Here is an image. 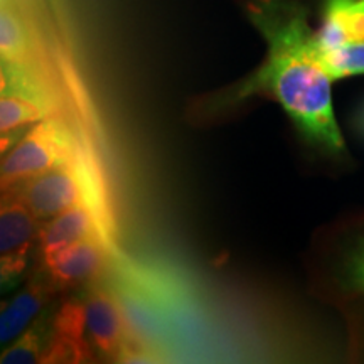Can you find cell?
Instances as JSON below:
<instances>
[{"label": "cell", "instance_id": "9c48e42d", "mask_svg": "<svg viewBox=\"0 0 364 364\" xmlns=\"http://www.w3.org/2000/svg\"><path fill=\"white\" fill-rule=\"evenodd\" d=\"M91 236L102 238L97 220L85 204H76L43 226L39 233L41 252L44 258H48L59 250L71 247Z\"/></svg>", "mask_w": 364, "mask_h": 364}, {"label": "cell", "instance_id": "7a4b0ae2", "mask_svg": "<svg viewBox=\"0 0 364 364\" xmlns=\"http://www.w3.org/2000/svg\"><path fill=\"white\" fill-rule=\"evenodd\" d=\"M81 145L75 135L54 120L41 122L2 161V189H11L36 176L68 166L78 156Z\"/></svg>", "mask_w": 364, "mask_h": 364}, {"label": "cell", "instance_id": "4fadbf2b", "mask_svg": "<svg viewBox=\"0 0 364 364\" xmlns=\"http://www.w3.org/2000/svg\"><path fill=\"white\" fill-rule=\"evenodd\" d=\"M43 336H41L39 327H31L21 336L16 344H12L7 351L2 354L4 364H29V363H43Z\"/></svg>", "mask_w": 364, "mask_h": 364}, {"label": "cell", "instance_id": "ba28073f", "mask_svg": "<svg viewBox=\"0 0 364 364\" xmlns=\"http://www.w3.org/2000/svg\"><path fill=\"white\" fill-rule=\"evenodd\" d=\"M364 41V12L358 0H326L324 22L316 33L318 51Z\"/></svg>", "mask_w": 364, "mask_h": 364}, {"label": "cell", "instance_id": "8fae6325", "mask_svg": "<svg viewBox=\"0 0 364 364\" xmlns=\"http://www.w3.org/2000/svg\"><path fill=\"white\" fill-rule=\"evenodd\" d=\"M318 61L332 81L364 75V41L318 51Z\"/></svg>", "mask_w": 364, "mask_h": 364}, {"label": "cell", "instance_id": "8992f818", "mask_svg": "<svg viewBox=\"0 0 364 364\" xmlns=\"http://www.w3.org/2000/svg\"><path fill=\"white\" fill-rule=\"evenodd\" d=\"M103 245L91 236L44 258L49 280L56 287H75L93 279L103 267Z\"/></svg>", "mask_w": 364, "mask_h": 364}, {"label": "cell", "instance_id": "9a60e30c", "mask_svg": "<svg viewBox=\"0 0 364 364\" xmlns=\"http://www.w3.org/2000/svg\"><path fill=\"white\" fill-rule=\"evenodd\" d=\"M358 7L364 12V0H358Z\"/></svg>", "mask_w": 364, "mask_h": 364}, {"label": "cell", "instance_id": "7c38bea8", "mask_svg": "<svg viewBox=\"0 0 364 364\" xmlns=\"http://www.w3.org/2000/svg\"><path fill=\"white\" fill-rule=\"evenodd\" d=\"M29 33L21 17L4 7L2 11V58L4 61L24 63L29 54Z\"/></svg>", "mask_w": 364, "mask_h": 364}, {"label": "cell", "instance_id": "5bb4252c", "mask_svg": "<svg viewBox=\"0 0 364 364\" xmlns=\"http://www.w3.org/2000/svg\"><path fill=\"white\" fill-rule=\"evenodd\" d=\"M358 279L364 285V255L361 260H359V265H358Z\"/></svg>", "mask_w": 364, "mask_h": 364}, {"label": "cell", "instance_id": "6da1fadb", "mask_svg": "<svg viewBox=\"0 0 364 364\" xmlns=\"http://www.w3.org/2000/svg\"><path fill=\"white\" fill-rule=\"evenodd\" d=\"M248 17L267 41L263 65L238 88L236 100L270 95L312 142L341 152L344 140L332 108L331 76L318 61L306 9L289 0H252Z\"/></svg>", "mask_w": 364, "mask_h": 364}, {"label": "cell", "instance_id": "52a82bcc", "mask_svg": "<svg viewBox=\"0 0 364 364\" xmlns=\"http://www.w3.org/2000/svg\"><path fill=\"white\" fill-rule=\"evenodd\" d=\"M86 329V306L70 300L59 311L54 322V338L44 353L43 363H85L91 356L90 344L83 334Z\"/></svg>", "mask_w": 364, "mask_h": 364}, {"label": "cell", "instance_id": "277c9868", "mask_svg": "<svg viewBox=\"0 0 364 364\" xmlns=\"http://www.w3.org/2000/svg\"><path fill=\"white\" fill-rule=\"evenodd\" d=\"M11 189L38 220L58 216L76 204H83V191L71 164L54 167Z\"/></svg>", "mask_w": 364, "mask_h": 364}, {"label": "cell", "instance_id": "30bf717a", "mask_svg": "<svg viewBox=\"0 0 364 364\" xmlns=\"http://www.w3.org/2000/svg\"><path fill=\"white\" fill-rule=\"evenodd\" d=\"M46 297H48V289L38 280H33L7 306H4L2 316H0V341H2V344H7L9 341H12L24 331L27 322L43 307Z\"/></svg>", "mask_w": 364, "mask_h": 364}, {"label": "cell", "instance_id": "3957f363", "mask_svg": "<svg viewBox=\"0 0 364 364\" xmlns=\"http://www.w3.org/2000/svg\"><path fill=\"white\" fill-rule=\"evenodd\" d=\"M36 220L38 218L12 189L4 193L0 209V275L4 290L19 284L33 247Z\"/></svg>", "mask_w": 364, "mask_h": 364}, {"label": "cell", "instance_id": "5b68a950", "mask_svg": "<svg viewBox=\"0 0 364 364\" xmlns=\"http://www.w3.org/2000/svg\"><path fill=\"white\" fill-rule=\"evenodd\" d=\"M86 329L95 348L103 356L120 359L130 341L129 329L115 297L107 290L93 289L85 302Z\"/></svg>", "mask_w": 364, "mask_h": 364}]
</instances>
